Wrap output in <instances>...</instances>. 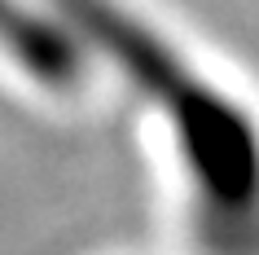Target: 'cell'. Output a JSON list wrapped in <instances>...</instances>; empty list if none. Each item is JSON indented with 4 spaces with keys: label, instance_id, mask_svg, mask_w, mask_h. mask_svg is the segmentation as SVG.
I'll list each match as a JSON object with an SVG mask.
<instances>
[{
    "label": "cell",
    "instance_id": "1",
    "mask_svg": "<svg viewBox=\"0 0 259 255\" xmlns=\"http://www.w3.org/2000/svg\"><path fill=\"white\" fill-rule=\"evenodd\" d=\"M83 31L93 49L132 80L171 123L185 176L193 185L198 225L215 255H259V128L233 97L193 75L145 22L114 0H44Z\"/></svg>",
    "mask_w": 259,
    "mask_h": 255
}]
</instances>
